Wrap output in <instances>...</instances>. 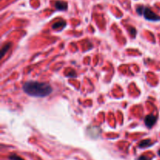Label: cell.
Instances as JSON below:
<instances>
[{"mask_svg": "<svg viewBox=\"0 0 160 160\" xmlns=\"http://www.w3.org/2000/svg\"><path fill=\"white\" fill-rule=\"evenodd\" d=\"M137 12L140 16H143L144 18L147 20L152 22H157L160 20V17L155 13L150 8L147 6H138L137 7Z\"/></svg>", "mask_w": 160, "mask_h": 160, "instance_id": "obj_2", "label": "cell"}, {"mask_svg": "<svg viewBox=\"0 0 160 160\" xmlns=\"http://www.w3.org/2000/svg\"><path fill=\"white\" fill-rule=\"evenodd\" d=\"M23 90L27 95L36 98H44L52 92L53 89L49 84L38 81H28L23 86Z\"/></svg>", "mask_w": 160, "mask_h": 160, "instance_id": "obj_1", "label": "cell"}, {"mask_svg": "<svg viewBox=\"0 0 160 160\" xmlns=\"http://www.w3.org/2000/svg\"><path fill=\"white\" fill-rule=\"evenodd\" d=\"M156 120H157V117H155L153 115H148L145 118V124L147 128H151L156 123Z\"/></svg>", "mask_w": 160, "mask_h": 160, "instance_id": "obj_3", "label": "cell"}, {"mask_svg": "<svg viewBox=\"0 0 160 160\" xmlns=\"http://www.w3.org/2000/svg\"><path fill=\"white\" fill-rule=\"evenodd\" d=\"M11 46V44L10 43H8V44H6V45H4V46L2 48V50H1V58H2L3 56H4L5 53H6V52L8 51V49H9V48H10Z\"/></svg>", "mask_w": 160, "mask_h": 160, "instance_id": "obj_6", "label": "cell"}, {"mask_svg": "<svg viewBox=\"0 0 160 160\" xmlns=\"http://www.w3.org/2000/svg\"><path fill=\"white\" fill-rule=\"evenodd\" d=\"M66 27V22L64 20H60V21H58L56 23H55L52 25V29L54 30H60Z\"/></svg>", "mask_w": 160, "mask_h": 160, "instance_id": "obj_5", "label": "cell"}, {"mask_svg": "<svg viewBox=\"0 0 160 160\" xmlns=\"http://www.w3.org/2000/svg\"><path fill=\"white\" fill-rule=\"evenodd\" d=\"M138 160H151V159H149V158H148L147 156H141L140 158H139Z\"/></svg>", "mask_w": 160, "mask_h": 160, "instance_id": "obj_9", "label": "cell"}, {"mask_svg": "<svg viewBox=\"0 0 160 160\" xmlns=\"http://www.w3.org/2000/svg\"><path fill=\"white\" fill-rule=\"evenodd\" d=\"M159 156H160V150H159Z\"/></svg>", "mask_w": 160, "mask_h": 160, "instance_id": "obj_10", "label": "cell"}, {"mask_svg": "<svg viewBox=\"0 0 160 160\" xmlns=\"http://www.w3.org/2000/svg\"><path fill=\"white\" fill-rule=\"evenodd\" d=\"M55 6L57 10L64 11L67 9V3L64 1H57Z\"/></svg>", "mask_w": 160, "mask_h": 160, "instance_id": "obj_4", "label": "cell"}, {"mask_svg": "<svg viewBox=\"0 0 160 160\" xmlns=\"http://www.w3.org/2000/svg\"><path fill=\"white\" fill-rule=\"evenodd\" d=\"M151 145V141L150 140H145V141H142V142H140V144L138 145V146L140 148H145V147H148Z\"/></svg>", "mask_w": 160, "mask_h": 160, "instance_id": "obj_7", "label": "cell"}, {"mask_svg": "<svg viewBox=\"0 0 160 160\" xmlns=\"http://www.w3.org/2000/svg\"><path fill=\"white\" fill-rule=\"evenodd\" d=\"M9 159L10 160H23L21 157L16 156V155H12V156H9Z\"/></svg>", "mask_w": 160, "mask_h": 160, "instance_id": "obj_8", "label": "cell"}]
</instances>
